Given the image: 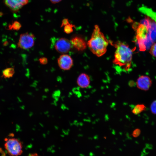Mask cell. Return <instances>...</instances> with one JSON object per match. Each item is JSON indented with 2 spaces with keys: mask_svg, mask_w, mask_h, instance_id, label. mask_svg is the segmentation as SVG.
Returning a JSON list of instances; mask_svg holds the SVG:
<instances>
[{
  "mask_svg": "<svg viewBox=\"0 0 156 156\" xmlns=\"http://www.w3.org/2000/svg\"><path fill=\"white\" fill-rule=\"evenodd\" d=\"M116 50L115 52L114 64L123 70L127 71L131 64L133 51L128 45L120 42L114 44Z\"/></svg>",
  "mask_w": 156,
  "mask_h": 156,
  "instance_id": "obj_1",
  "label": "cell"
},
{
  "mask_svg": "<svg viewBox=\"0 0 156 156\" xmlns=\"http://www.w3.org/2000/svg\"><path fill=\"white\" fill-rule=\"evenodd\" d=\"M108 43L99 26L95 25L91 38L87 43L90 51L97 56H101L106 53Z\"/></svg>",
  "mask_w": 156,
  "mask_h": 156,
  "instance_id": "obj_2",
  "label": "cell"
},
{
  "mask_svg": "<svg viewBox=\"0 0 156 156\" xmlns=\"http://www.w3.org/2000/svg\"><path fill=\"white\" fill-rule=\"evenodd\" d=\"M4 146L8 154L10 156L20 155L23 153L21 142L15 138H5Z\"/></svg>",
  "mask_w": 156,
  "mask_h": 156,
  "instance_id": "obj_3",
  "label": "cell"
},
{
  "mask_svg": "<svg viewBox=\"0 0 156 156\" xmlns=\"http://www.w3.org/2000/svg\"><path fill=\"white\" fill-rule=\"evenodd\" d=\"M35 42V36L33 34L28 32L23 33L20 36L17 46L22 49H29L34 45Z\"/></svg>",
  "mask_w": 156,
  "mask_h": 156,
  "instance_id": "obj_4",
  "label": "cell"
},
{
  "mask_svg": "<svg viewBox=\"0 0 156 156\" xmlns=\"http://www.w3.org/2000/svg\"><path fill=\"white\" fill-rule=\"evenodd\" d=\"M72 47L70 41L65 38H61L55 42L54 48L58 52L62 54L68 53Z\"/></svg>",
  "mask_w": 156,
  "mask_h": 156,
  "instance_id": "obj_5",
  "label": "cell"
},
{
  "mask_svg": "<svg viewBox=\"0 0 156 156\" xmlns=\"http://www.w3.org/2000/svg\"><path fill=\"white\" fill-rule=\"evenodd\" d=\"M57 62L60 68L64 70H69L73 65V60L68 55L63 54L58 58Z\"/></svg>",
  "mask_w": 156,
  "mask_h": 156,
  "instance_id": "obj_6",
  "label": "cell"
},
{
  "mask_svg": "<svg viewBox=\"0 0 156 156\" xmlns=\"http://www.w3.org/2000/svg\"><path fill=\"white\" fill-rule=\"evenodd\" d=\"M5 5L14 13L17 12L29 2V0H4Z\"/></svg>",
  "mask_w": 156,
  "mask_h": 156,
  "instance_id": "obj_7",
  "label": "cell"
},
{
  "mask_svg": "<svg viewBox=\"0 0 156 156\" xmlns=\"http://www.w3.org/2000/svg\"><path fill=\"white\" fill-rule=\"evenodd\" d=\"M70 41L72 47L78 51H83L86 48L87 43L80 36H74L71 38Z\"/></svg>",
  "mask_w": 156,
  "mask_h": 156,
  "instance_id": "obj_8",
  "label": "cell"
},
{
  "mask_svg": "<svg viewBox=\"0 0 156 156\" xmlns=\"http://www.w3.org/2000/svg\"><path fill=\"white\" fill-rule=\"evenodd\" d=\"M136 83L139 89L145 91L149 88L151 85L152 81L148 76L142 75L138 79Z\"/></svg>",
  "mask_w": 156,
  "mask_h": 156,
  "instance_id": "obj_9",
  "label": "cell"
},
{
  "mask_svg": "<svg viewBox=\"0 0 156 156\" xmlns=\"http://www.w3.org/2000/svg\"><path fill=\"white\" fill-rule=\"evenodd\" d=\"M77 83V85L82 88H86L89 86L90 83L89 76L85 73H82L78 77Z\"/></svg>",
  "mask_w": 156,
  "mask_h": 156,
  "instance_id": "obj_10",
  "label": "cell"
},
{
  "mask_svg": "<svg viewBox=\"0 0 156 156\" xmlns=\"http://www.w3.org/2000/svg\"><path fill=\"white\" fill-rule=\"evenodd\" d=\"M148 29L151 39L154 43L156 41V23L152 19Z\"/></svg>",
  "mask_w": 156,
  "mask_h": 156,
  "instance_id": "obj_11",
  "label": "cell"
},
{
  "mask_svg": "<svg viewBox=\"0 0 156 156\" xmlns=\"http://www.w3.org/2000/svg\"><path fill=\"white\" fill-rule=\"evenodd\" d=\"M140 10L156 23V12L153 11L151 8L145 7H143L140 8Z\"/></svg>",
  "mask_w": 156,
  "mask_h": 156,
  "instance_id": "obj_12",
  "label": "cell"
},
{
  "mask_svg": "<svg viewBox=\"0 0 156 156\" xmlns=\"http://www.w3.org/2000/svg\"><path fill=\"white\" fill-rule=\"evenodd\" d=\"M14 73V70L13 68H7L3 71L2 77L5 78H9L12 77Z\"/></svg>",
  "mask_w": 156,
  "mask_h": 156,
  "instance_id": "obj_13",
  "label": "cell"
},
{
  "mask_svg": "<svg viewBox=\"0 0 156 156\" xmlns=\"http://www.w3.org/2000/svg\"><path fill=\"white\" fill-rule=\"evenodd\" d=\"M145 106L143 104H138L133 108L132 112L134 114L137 115L145 110Z\"/></svg>",
  "mask_w": 156,
  "mask_h": 156,
  "instance_id": "obj_14",
  "label": "cell"
},
{
  "mask_svg": "<svg viewBox=\"0 0 156 156\" xmlns=\"http://www.w3.org/2000/svg\"><path fill=\"white\" fill-rule=\"evenodd\" d=\"M21 27V25L19 22L16 21L13 22L12 25H10L8 26L9 29H13L18 31L19 30Z\"/></svg>",
  "mask_w": 156,
  "mask_h": 156,
  "instance_id": "obj_15",
  "label": "cell"
},
{
  "mask_svg": "<svg viewBox=\"0 0 156 156\" xmlns=\"http://www.w3.org/2000/svg\"><path fill=\"white\" fill-rule=\"evenodd\" d=\"M73 27L74 25L69 23L64 26V31L66 34H70L73 32Z\"/></svg>",
  "mask_w": 156,
  "mask_h": 156,
  "instance_id": "obj_16",
  "label": "cell"
},
{
  "mask_svg": "<svg viewBox=\"0 0 156 156\" xmlns=\"http://www.w3.org/2000/svg\"><path fill=\"white\" fill-rule=\"evenodd\" d=\"M150 52L153 56L156 57V43H153L151 46Z\"/></svg>",
  "mask_w": 156,
  "mask_h": 156,
  "instance_id": "obj_17",
  "label": "cell"
},
{
  "mask_svg": "<svg viewBox=\"0 0 156 156\" xmlns=\"http://www.w3.org/2000/svg\"><path fill=\"white\" fill-rule=\"evenodd\" d=\"M40 63L43 65L46 64L48 62L47 58L45 57H42L40 58L39 59Z\"/></svg>",
  "mask_w": 156,
  "mask_h": 156,
  "instance_id": "obj_18",
  "label": "cell"
},
{
  "mask_svg": "<svg viewBox=\"0 0 156 156\" xmlns=\"http://www.w3.org/2000/svg\"><path fill=\"white\" fill-rule=\"evenodd\" d=\"M140 133V130L139 129H137L135 130L133 132L132 135L134 137H137L138 136Z\"/></svg>",
  "mask_w": 156,
  "mask_h": 156,
  "instance_id": "obj_19",
  "label": "cell"
},
{
  "mask_svg": "<svg viewBox=\"0 0 156 156\" xmlns=\"http://www.w3.org/2000/svg\"><path fill=\"white\" fill-rule=\"evenodd\" d=\"M68 20L67 18H64L63 20L61 25V27H64L69 23Z\"/></svg>",
  "mask_w": 156,
  "mask_h": 156,
  "instance_id": "obj_20",
  "label": "cell"
},
{
  "mask_svg": "<svg viewBox=\"0 0 156 156\" xmlns=\"http://www.w3.org/2000/svg\"><path fill=\"white\" fill-rule=\"evenodd\" d=\"M53 3L55 4L59 3L62 0H49Z\"/></svg>",
  "mask_w": 156,
  "mask_h": 156,
  "instance_id": "obj_21",
  "label": "cell"
}]
</instances>
